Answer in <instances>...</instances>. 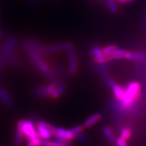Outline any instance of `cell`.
I'll return each instance as SVG.
<instances>
[{
  "label": "cell",
  "mask_w": 146,
  "mask_h": 146,
  "mask_svg": "<svg viewBox=\"0 0 146 146\" xmlns=\"http://www.w3.org/2000/svg\"><path fill=\"white\" fill-rule=\"evenodd\" d=\"M141 84L139 81L129 82L125 87L123 99L118 102L120 108L126 114H135L141 98Z\"/></svg>",
  "instance_id": "obj_1"
},
{
  "label": "cell",
  "mask_w": 146,
  "mask_h": 146,
  "mask_svg": "<svg viewBox=\"0 0 146 146\" xmlns=\"http://www.w3.org/2000/svg\"><path fill=\"white\" fill-rule=\"evenodd\" d=\"M23 46L24 50L30 58L32 64L36 69H38L42 74H44L45 76L50 79L52 82L58 83V78L56 76L54 71L52 68L47 64L46 62L43 60V58L39 56L36 52H35L33 49L31 47L28 41L26 40L23 41Z\"/></svg>",
  "instance_id": "obj_2"
},
{
  "label": "cell",
  "mask_w": 146,
  "mask_h": 146,
  "mask_svg": "<svg viewBox=\"0 0 146 146\" xmlns=\"http://www.w3.org/2000/svg\"><path fill=\"white\" fill-rule=\"evenodd\" d=\"M16 39L13 36H10L3 44L0 51V73L4 68L5 65L8 62V60L13 53L15 52Z\"/></svg>",
  "instance_id": "obj_3"
},
{
  "label": "cell",
  "mask_w": 146,
  "mask_h": 146,
  "mask_svg": "<svg viewBox=\"0 0 146 146\" xmlns=\"http://www.w3.org/2000/svg\"><path fill=\"white\" fill-rule=\"evenodd\" d=\"M35 128L38 135L41 139L43 140L50 139L54 135L55 129H56V127H54L53 125L45 121H41V120L36 122Z\"/></svg>",
  "instance_id": "obj_4"
},
{
  "label": "cell",
  "mask_w": 146,
  "mask_h": 146,
  "mask_svg": "<svg viewBox=\"0 0 146 146\" xmlns=\"http://www.w3.org/2000/svg\"><path fill=\"white\" fill-rule=\"evenodd\" d=\"M56 140L64 142H71L75 139V135L71 131L64 128H56L53 135Z\"/></svg>",
  "instance_id": "obj_5"
},
{
  "label": "cell",
  "mask_w": 146,
  "mask_h": 146,
  "mask_svg": "<svg viewBox=\"0 0 146 146\" xmlns=\"http://www.w3.org/2000/svg\"><path fill=\"white\" fill-rule=\"evenodd\" d=\"M23 130L24 135L27 137V141L33 139L40 138L36 131V128L31 120H24L23 124Z\"/></svg>",
  "instance_id": "obj_6"
},
{
  "label": "cell",
  "mask_w": 146,
  "mask_h": 146,
  "mask_svg": "<svg viewBox=\"0 0 146 146\" xmlns=\"http://www.w3.org/2000/svg\"><path fill=\"white\" fill-rule=\"evenodd\" d=\"M68 52L69 72L72 76H75L78 72V60L74 47L67 51Z\"/></svg>",
  "instance_id": "obj_7"
},
{
  "label": "cell",
  "mask_w": 146,
  "mask_h": 146,
  "mask_svg": "<svg viewBox=\"0 0 146 146\" xmlns=\"http://www.w3.org/2000/svg\"><path fill=\"white\" fill-rule=\"evenodd\" d=\"M73 47H74L73 43L70 42H66V43L48 45L45 47V50L47 53H56L62 52V51H68Z\"/></svg>",
  "instance_id": "obj_8"
},
{
  "label": "cell",
  "mask_w": 146,
  "mask_h": 146,
  "mask_svg": "<svg viewBox=\"0 0 146 146\" xmlns=\"http://www.w3.org/2000/svg\"><path fill=\"white\" fill-rule=\"evenodd\" d=\"M0 101L3 104L9 109H13L15 105L13 99L6 89L2 87H0Z\"/></svg>",
  "instance_id": "obj_9"
},
{
  "label": "cell",
  "mask_w": 146,
  "mask_h": 146,
  "mask_svg": "<svg viewBox=\"0 0 146 146\" xmlns=\"http://www.w3.org/2000/svg\"><path fill=\"white\" fill-rule=\"evenodd\" d=\"M27 41H28L31 47L35 50V52L37 53L39 56L43 58L46 56L47 52L45 50V47H43V45L39 41L35 39H27Z\"/></svg>",
  "instance_id": "obj_10"
},
{
  "label": "cell",
  "mask_w": 146,
  "mask_h": 146,
  "mask_svg": "<svg viewBox=\"0 0 146 146\" xmlns=\"http://www.w3.org/2000/svg\"><path fill=\"white\" fill-rule=\"evenodd\" d=\"M109 87L112 89L113 96L115 100H117L118 102H120L123 99L124 93H125V87H122L121 85L116 83L115 81L113 82Z\"/></svg>",
  "instance_id": "obj_11"
},
{
  "label": "cell",
  "mask_w": 146,
  "mask_h": 146,
  "mask_svg": "<svg viewBox=\"0 0 146 146\" xmlns=\"http://www.w3.org/2000/svg\"><path fill=\"white\" fill-rule=\"evenodd\" d=\"M112 56L113 60H132L133 52L126 50H121V49H117L112 53Z\"/></svg>",
  "instance_id": "obj_12"
},
{
  "label": "cell",
  "mask_w": 146,
  "mask_h": 146,
  "mask_svg": "<svg viewBox=\"0 0 146 146\" xmlns=\"http://www.w3.org/2000/svg\"><path fill=\"white\" fill-rule=\"evenodd\" d=\"M23 120H18L17 125H16V131L14 141L15 146H21L22 141H23V138L24 136V133L23 130Z\"/></svg>",
  "instance_id": "obj_13"
},
{
  "label": "cell",
  "mask_w": 146,
  "mask_h": 146,
  "mask_svg": "<svg viewBox=\"0 0 146 146\" xmlns=\"http://www.w3.org/2000/svg\"><path fill=\"white\" fill-rule=\"evenodd\" d=\"M102 118V116L100 113H96V114L89 116V117L85 120V123H84L83 125H84L85 129H89V128L94 126L96 124L99 123L100 120H101Z\"/></svg>",
  "instance_id": "obj_14"
},
{
  "label": "cell",
  "mask_w": 146,
  "mask_h": 146,
  "mask_svg": "<svg viewBox=\"0 0 146 146\" xmlns=\"http://www.w3.org/2000/svg\"><path fill=\"white\" fill-rule=\"evenodd\" d=\"M102 130H103V133L104 134L105 137H106L107 139L108 140L110 143H112V145H116L117 137L115 135L112 129H111L109 126L106 125L103 127V129H102Z\"/></svg>",
  "instance_id": "obj_15"
},
{
  "label": "cell",
  "mask_w": 146,
  "mask_h": 146,
  "mask_svg": "<svg viewBox=\"0 0 146 146\" xmlns=\"http://www.w3.org/2000/svg\"><path fill=\"white\" fill-rule=\"evenodd\" d=\"M66 88L65 85H64L62 83H57L56 88H55L52 95H51L50 98L52 100L59 99L60 97L66 92Z\"/></svg>",
  "instance_id": "obj_16"
},
{
  "label": "cell",
  "mask_w": 146,
  "mask_h": 146,
  "mask_svg": "<svg viewBox=\"0 0 146 146\" xmlns=\"http://www.w3.org/2000/svg\"><path fill=\"white\" fill-rule=\"evenodd\" d=\"M41 146H71L70 142H64L58 140H41Z\"/></svg>",
  "instance_id": "obj_17"
},
{
  "label": "cell",
  "mask_w": 146,
  "mask_h": 146,
  "mask_svg": "<svg viewBox=\"0 0 146 146\" xmlns=\"http://www.w3.org/2000/svg\"><path fill=\"white\" fill-rule=\"evenodd\" d=\"M94 58V62L97 64H106L108 62L111 61L113 60L112 54H102L100 56H96Z\"/></svg>",
  "instance_id": "obj_18"
},
{
  "label": "cell",
  "mask_w": 146,
  "mask_h": 146,
  "mask_svg": "<svg viewBox=\"0 0 146 146\" xmlns=\"http://www.w3.org/2000/svg\"><path fill=\"white\" fill-rule=\"evenodd\" d=\"M132 60L137 63H146V54L141 51L133 52Z\"/></svg>",
  "instance_id": "obj_19"
},
{
  "label": "cell",
  "mask_w": 146,
  "mask_h": 146,
  "mask_svg": "<svg viewBox=\"0 0 146 146\" xmlns=\"http://www.w3.org/2000/svg\"><path fill=\"white\" fill-rule=\"evenodd\" d=\"M102 1L105 3L108 10L111 13L114 14L118 12V6L116 3V0H102Z\"/></svg>",
  "instance_id": "obj_20"
},
{
  "label": "cell",
  "mask_w": 146,
  "mask_h": 146,
  "mask_svg": "<svg viewBox=\"0 0 146 146\" xmlns=\"http://www.w3.org/2000/svg\"><path fill=\"white\" fill-rule=\"evenodd\" d=\"M132 136V129L129 126H125L120 129V137L125 139H130Z\"/></svg>",
  "instance_id": "obj_21"
},
{
  "label": "cell",
  "mask_w": 146,
  "mask_h": 146,
  "mask_svg": "<svg viewBox=\"0 0 146 146\" xmlns=\"http://www.w3.org/2000/svg\"><path fill=\"white\" fill-rule=\"evenodd\" d=\"M8 63L10 64L11 66L14 67V68H18L20 66V60L16 52H14L13 54L11 55V56L8 60Z\"/></svg>",
  "instance_id": "obj_22"
},
{
  "label": "cell",
  "mask_w": 146,
  "mask_h": 146,
  "mask_svg": "<svg viewBox=\"0 0 146 146\" xmlns=\"http://www.w3.org/2000/svg\"><path fill=\"white\" fill-rule=\"evenodd\" d=\"M47 85H40V86L37 87L35 89L34 91V96L36 97V98H45V91H46Z\"/></svg>",
  "instance_id": "obj_23"
},
{
  "label": "cell",
  "mask_w": 146,
  "mask_h": 146,
  "mask_svg": "<svg viewBox=\"0 0 146 146\" xmlns=\"http://www.w3.org/2000/svg\"><path fill=\"white\" fill-rule=\"evenodd\" d=\"M89 55L93 56V58L96 57V56H100L102 54H104L103 50H102V47H100L99 45H94L89 50Z\"/></svg>",
  "instance_id": "obj_24"
},
{
  "label": "cell",
  "mask_w": 146,
  "mask_h": 146,
  "mask_svg": "<svg viewBox=\"0 0 146 146\" xmlns=\"http://www.w3.org/2000/svg\"><path fill=\"white\" fill-rule=\"evenodd\" d=\"M58 83H54V82H52L50 84H49L48 85H47L46 91H45V98H50L51 95L53 93V91L56 88V85H57Z\"/></svg>",
  "instance_id": "obj_25"
},
{
  "label": "cell",
  "mask_w": 146,
  "mask_h": 146,
  "mask_svg": "<svg viewBox=\"0 0 146 146\" xmlns=\"http://www.w3.org/2000/svg\"><path fill=\"white\" fill-rule=\"evenodd\" d=\"M118 47L114 45H110L106 46L104 47H102V50H103L104 54H111L114 52L115 50H117Z\"/></svg>",
  "instance_id": "obj_26"
},
{
  "label": "cell",
  "mask_w": 146,
  "mask_h": 146,
  "mask_svg": "<svg viewBox=\"0 0 146 146\" xmlns=\"http://www.w3.org/2000/svg\"><path fill=\"white\" fill-rule=\"evenodd\" d=\"M85 129V127H84L83 125H78L76 126H74V127L71 129V131L74 133V134L76 135L81 134V133H83L84 130Z\"/></svg>",
  "instance_id": "obj_27"
},
{
  "label": "cell",
  "mask_w": 146,
  "mask_h": 146,
  "mask_svg": "<svg viewBox=\"0 0 146 146\" xmlns=\"http://www.w3.org/2000/svg\"><path fill=\"white\" fill-rule=\"evenodd\" d=\"M41 139L36 138L28 141L27 146H41Z\"/></svg>",
  "instance_id": "obj_28"
},
{
  "label": "cell",
  "mask_w": 146,
  "mask_h": 146,
  "mask_svg": "<svg viewBox=\"0 0 146 146\" xmlns=\"http://www.w3.org/2000/svg\"><path fill=\"white\" fill-rule=\"evenodd\" d=\"M116 145L117 146H129L127 143V140L121 137L117 138L116 142Z\"/></svg>",
  "instance_id": "obj_29"
},
{
  "label": "cell",
  "mask_w": 146,
  "mask_h": 146,
  "mask_svg": "<svg viewBox=\"0 0 146 146\" xmlns=\"http://www.w3.org/2000/svg\"><path fill=\"white\" fill-rule=\"evenodd\" d=\"M74 139H76V141L80 142H86L88 141V137H87V136L85 135H83V133H81V134L76 135Z\"/></svg>",
  "instance_id": "obj_30"
}]
</instances>
